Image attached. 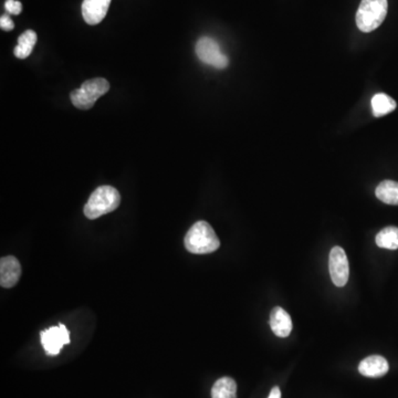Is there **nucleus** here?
Returning a JSON list of instances; mask_svg holds the SVG:
<instances>
[{"mask_svg":"<svg viewBox=\"0 0 398 398\" xmlns=\"http://www.w3.org/2000/svg\"><path fill=\"white\" fill-rule=\"evenodd\" d=\"M185 248L195 255H206L217 251L220 241L212 226L199 220L191 227L184 239Z\"/></svg>","mask_w":398,"mask_h":398,"instance_id":"f257e3e1","label":"nucleus"},{"mask_svg":"<svg viewBox=\"0 0 398 398\" xmlns=\"http://www.w3.org/2000/svg\"><path fill=\"white\" fill-rule=\"evenodd\" d=\"M121 203L118 189L112 186H100L90 196L85 206V215L89 219H97L103 215L114 212Z\"/></svg>","mask_w":398,"mask_h":398,"instance_id":"f03ea898","label":"nucleus"},{"mask_svg":"<svg viewBox=\"0 0 398 398\" xmlns=\"http://www.w3.org/2000/svg\"><path fill=\"white\" fill-rule=\"evenodd\" d=\"M387 0H362L356 13V26L362 32H372L385 20Z\"/></svg>","mask_w":398,"mask_h":398,"instance_id":"7ed1b4c3","label":"nucleus"},{"mask_svg":"<svg viewBox=\"0 0 398 398\" xmlns=\"http://www.w3.org/2000/svg\"><path fill=\"white\" fill-rule=\"evenodd\" d=\"M110 90V83L103 78L87 80L81 88L72 91L70 97L74 107L80 110H89L93 107L99 97L104 95Z\"/></svg>","mask_w":398,"mask_h":398,"instance_id":"20e7f679","label":"nucleus"},{"mask_svg":"<svg viewBox=\"0 0 398 398\" xmlns=\"http://www.w3.org/2000/svg\"><path fill=\"white\" fill-rule=\"evenodd\" d=\"M196 54L200 61L217 69H225L229 64V60L222 54L217 41L210 37H203L197 41Z\"/></svg>","mask_w":398,"mask_h":398,"instance_id":"39448f33","label":"nucleus"},{"mask_svg":"<svg viewBox=\"0 0 398 398\" xmlns=\"http://www.w3.org/2000/svg\"><path fill=\"white\" fill-rule=\"evenodd\" d=\"M329 270L330 276L335 286L344 287L347 284L350 276V267L343 248H332L330 253Z\"/></svg>","mask_w":398,"mask_h":398,"instance_id":"423d86ee","label":"nucleus"},{"mask_svg":"<svg viewBox=\"0 0 398 398\" xmlns=\"http://www.w3.org/2000/svg\"><path fill=\"white\" fill-rule=\"evenodd\" d=\"M41 344L47 355H58L62 347L70 343V332L64 325L49 327L40 333Z\"/></svg>","mask_w":398,"mask_h":398,"instance_id":"0eeeda50","label":"nucleus"},{"mask_svg":"<svg viewBox=\"0 0 398 398\" xmlns=\"http://www.w3.org/2000/svg\"><path fill=\"white\" fill-rule=\"evenodd\" d=\"M112 0H83L82 16L90 26L101 23L107 16Z\"/></svg>","mask_w":398,"mask_h":398,"instance_id":"6e6552de","label":"nucleus"},{"mask_svg":"<svg viewBox=\"0 0 398 398\" xmlns=\"http://www.w3.org/2000/svg\"><path fill=\"white\" fill-rule=\"evenodd\" d=\"M21 267L18 259L13 255L4 257L0 260V284L4 288H13L18 284Z\"/></svg>","mask_w":398,"mask_h":398,"instance_id":"1a4fd4ad","label":"nucleus"},{"mask_svg":"<svg viewBox=\"0 0 398 398\" xmlns=\"http://www.w3.org/2000/svg\"><path fill=\"white\" fill-rule=\"evenodd\" d=\"M388 370H390V365L387 361L380 355L368 356L358 365V372L366 378H382L387 374Z\"/></svg>","mask_w":398,"mask_h":398,"instance_id":"9d476101","label":"nucleus"},{"mask_svg":"<svg viewBox=\"0 0 398 398\" xmlns=\"http://www.w3.org/2000/svg\"><path fill=\"white\" fill-rule=\"evenodd\" d=\"M271 330L279 337H287L292 331V320L286 310L280 306H276L271 310L270 313Z\"/></svg>","mask_w":398,"mask_h":398,"instance_id":"9b49d317","label":"nucleus"},{"mask_svg":"<svg viewBox=\"0 0 398 398\" xmlns=\"http://www.w3.org/2000/svg\"><path fill=\"white\" fill-rule=\"evenodd\" d=\"M37 44V33L33 30H27L18 38V44L13 50V54L19 59H26L32 52L33 47Z\"/></svg>","mask_w":398,"mask_h":398,"instance_id":"f8f14e48","label":"nucleus"},{"mask_svg":"<svg viewBox=\"0 0 398 398\" xmlns=\"http://www.w3.org/2000/svg\"><path fill=\"white\" fill-rule=\"evenodd\" d=\"M376 197L380 202L387 205H398V183L394 181H383L376 187Z\"/></svg>","mask_w":398,"mask_h":398,"instance_id":"ddd939ff","label":"nucleus"},{"mask_svg":"<svg viewBox=\"0 0 398 398\" xmlns=\"http://www.w3.org/2000/svg\"><path fill=\"white\" fill-rule=\"evenodd\" d=\"M212 398H237V384L230 378H222L212 388Z\"/></svg>","mask_w":398,"mask_h":398,"instance_id":"4468645a","label":"nucleus"},{"mask_svg":"<svg viewBox=\"0 0 398 398\" xmlns=\"http://www.w3.org/2000/svg\"><path fill=\"white\" fill-rule=\"evenodd\" d=\"M396 107H397V104H396L395 101L385 93H378V95L373 97L372 110L373 114L376 118H380V116H384L388 113L393 112Z\"/></svg>","mask_w":398,"mask_h":398,"instance_id":"2eb2a0df","label":"nucleus"},{"mask_svg":"<svg viewBox=\"0 0 398 398\" xmlns=\"http://www.w3.org/2000/svg\"><path fill=\"white\" fill-rule=\"evenodd\" d=\"M375 241L380 248L396 251L398 249V228L392 226L384 228L378 232Z\"/></svg>","mask_w":398,"mask_h":398,"instance_id":"dca6fc26","label":"nucleus"},{"mask_svg":"<svg viewBox=\"0 0 398 398\" xmlns=\"http://www.w3.org/2000/svg\"><path fill=\"white\" fill-rule=\"evenodd\" d=\"M6 11L11 15H20L23 11V5L17 0H7L5 3Z\"/></svg>","mask_w":398,"mask_h":398,"instance_id":"f3484780","label":"nucleus"},{"mask_svg":"<svg viewBox=\"0 0 398 398\" xmlns=\"http://www.w3.org/2000/svg\"><path fill=\"white\" fill-rule=\"evenodd\" d=\"M0 28L5 31H11L15 28V23L8 15L1 16L0 18Z\"/></svg>","mask_w":398,"mask_h":398,"instance_id":"a211bd4d","label":"nucleus"},{"mask_svg":"<svg viewBox=\"0 0 398 398\" xmlns=\"http://www.w3.org/2000/svg\"><path fill=\"white\" fill-rule=\"evenodd\" d=\"M268 398H281L280 388H279L278 386H275V387L271 390Z\"/></svg>","mask_w":398,"mask_h":398,"instance_id":"6ab92c4d","label":"nucleus"}]
</instances>
